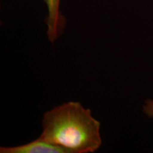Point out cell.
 Here are the masks:
<instances>
[{"label":"cell","mask_w":153,"mask_h":153,"mask_svg":"<svg viewBox=\"0 0 153 153\" xmlns=\"http://www.w3.org/2000/svg\"><path fill=\"white\" fill-rule=\"evenodd\" d=\"M44 140L68 153H92L101 146V123L89 108L70 101L45 112L42 120Z\"/></svg>","instance_id":"cell-1"},{"label":"cell","mask_w":153,"mask_h":153,"mask_svg":"<svg viewBox=\"0 0 153 153\" xmlns=\"http://www.w3.org/2000/svg\"><path fill=\"white\" fill-rule=\"evenodd\" d=\"M48 8V16L45 19L47 24L48 38L54 43L63 32L66 19L61 13L60 0H44Z\"/></svg>","instance_id":"cell-2"},{"label":"cell","mask_w":153,"mask_h":153,"mask_svg":"<svg viewBox=\"0 0 153 153\" xmlns=\"http://www.w3.org/2000/svg\"><path fill=\"white\" fill-rule=\"evenodd\" d=\"M1 153H68L61 147L46 142L39 137L26 144L14 147H1Z\"/></svg>","instance_id":"cell-3"},{"label":"cell","mask_w":153,"mask_h":153,"mask_svg":"<svg viewBox=\"0 0 153 153\" xmlns=\"http://www.w3.org/2000/svg\"><path fill=\"white\" fill-rule=\"evenodd\" d=\"M143 112L148 117L153 118V100L148 99L145 101V105H143Z\"/></svg>","instance_id":"cell-4"}]
</instances>
